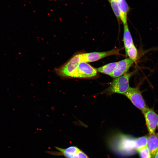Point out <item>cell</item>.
<instances>
[{"instance_id":"cell-5","label":"cell","mask_w":158,"mask_h":158,"mask_svg":"<svg viewBox=\"0 0 158 158\" xmlns=\"http://www.w3.org/2000/svg\"><path fill=\"white\" fill-rule=\"evenodd\" d=\"M124 95L143 114L149 109L145 103L141 93L137 88L130 87Z\"/></svg>"},{"instance_id":"cell-21","label":"cell","mask_w":158,"mask_h":158,"mask_svg":"<svg viewBox=\"0 0 158 158\" xmlns=\"http://www.w3.org/2000/svg\"></svg>"},{"instance_id":"cell-11","label":"cell","mask_w":158,"mask_h":158,"mask_svg":"<svg viewBox=\"0 0 158 158\" xmlns=\"http://www.w3.org/2000/svg\"><path fill=\"white\" fill-rule=\"evenodd\" d=\"M118 2L120 11V19L123 25L127 24V14L129 10V7L125 0H120Z\"/></svg>"},{"instance_id":"cell-7","label":"cell","mask_w":158,"mask_h":158,"mask_svg":"<svg viewBox=\"0 0 158 158\" xmlns=\"http://www.w3.org/2000/svg\"><path fill=\"white\" fill-rule=\"evenodd\" d=\"M119 54V50L115 49L106 51L82 53V61L94 62L109 56Z\"/></svg>"},{"instance_id":"cell-17","label":"cell","mask_w":158,"mask_h":158,"mask_svg":"<svg viewBox=\"0 0 158 158\" xmlns=\"http://www.w3.org/2000/svg\"><path fill=\"white\" fill-rule=\"evenodd\" d=\"M141 158H151L149 151L147 146L138 151Z\"/></svg>"},{"instance_id":"cell-1","label":"cell","mask_w":158,"mask_h":158,"mask_svg":"<svg viewBox=\"0 0 158 158\" xmlns=\"http://www.w3.org/2000/svg\"><path fill=\"white\" fill-rule=\"evenodd\" d=\"M135 139L130 136L120 134L111 137L107 142L112 151L118 155L126 156L132 155L136 151Z\"/></svg>"},{"instance_id":"cell-19","label":"cell","mask_w":158,"mask_h":158,"mask_svg":"<svg viewBox=\"0 0 158 158\" xmlns=\"http://www.w3.org/2000/svg\"><path fill=\"white\" fill-rule=\"evenodd\" d=\"M109 0V1L110 0ZM114 0L116 1H120V0Z\"/></svg>"},{"instance_id":"cell-20","label":"cell","mask_w":158,"mask_h":158,"mask_svg":"<svg viewBox=\"0 0 158 158\" xmlns=\"http://www.w3.org/2000/svg\"><path fill=\"white\" fill-rule=\"evenodd\" d=\"M157 126H158V123H157Z\"/></svg>"},{"instance_id":"cell-4","label":"cell","mask_w":158,"mask_h":158,"mask_svg":"<svg viewBox=\"0 0 158 158\" xmlns=\"http://www.w3.org/2000/svg\"><path fill=\"white\" fill-rule=\"evenodd\" d=\"M82 61V54L73 56L67 63L56 70L57 73L63 77H73L79 63Z\"/></svg>"},{"instance_id":"cell-16","label":"cell","mask_w":158,"mask_h":158,"mask_svg":"<svg viewBox=\"0 0 158 158\" xmlns=\"http://www.w3.org/2000/svg\"><path fill=\"white\" fill-rule=\"evenodd\" d=\"M109 1L116 16L118 19L120 18V11L118 1L114 0Z\"/></svg>"},{"instance_id":"cell-13","label":"cell","mask_w":158,"mask_h":158,"mask_svg":"<svg viewBox=\"0 0 158 158\" xmlns=\"http://www.w3.org/2000/svg\"><path fill=\"white\" fill-rule=\"evenodd\" d=\"M117 63V62H114L109 63L96 69L97 71L99 72L110 76L114 70Z\"/></svg>"},{"instance_id":"cell-12","label":"cell","mask_w":158,"mask_h":158,"mask_svg":"<svg viewBox=\"0 0 158 158\" xmlns=\"http://www.w3.org/2000/svg\"><path fill=\"white\" fill-rule=\"evenodd\" d=\"M123 41L125 51L134 44L127 24L124 25Z\"/></svg>"},{"instance_id":"cell-14","label":"cell","mask_w":158,"mask_h":158,"mask_svg":"<svg viewBox=\"0 0 158 158\" xmlns=\"http://www.w3.org/2000/svg\"><path fill=\"white\" fill-rule=\"evenodd\" d=\"M147 140V136L135 138V147L136 151H138L142 148L146 147Z\"/></svg>"},{"instance_id":"cell-2","label":"cell","mask_w":158,"mask_h":158,"mask_svg":"<svg viewBox=\"0 0 158 158\" xmlns=\"http://www.w3.org/2000/svg\"><path fill=\"white\" fill-rule=\"evenodd\" d=\"M134 72H130L116 78L110 83L107 90L111 93H118L124 94L130 87V78Z\"/></svg>"},{"instance_id":"cell-6","label":"cell","mask_w":158,"mask_h":158,"mask_svg":"<svg viewBox=\"0 0 158 158\" xmlns=\"http://www.w3.org/2000/svg\"><path fill=\"white\" fill-rule=\"evenodd\" d=\"M97 73L96 69L87 62L81 61L79 64L73 77L88 78L95 76Z\"/></svg>"},{"instance_id":"cell-8","label":"cell","mask_w":158,"mask_h":158,"mask_svg":"<svg viewBox=\"0 0 158 158\" xmlns=\"http://www.w3.org/2000/svg\"><path fill=\"white\" fill-rule=\"evenodd\" d=\"M143 114L150 134L154 133L158 122V115L152 109L149 108Z\"/></svg>"},{"instance_id":"cell-3","label":"cell","mask_w":158,"mask_h":158,"mask_svg":"<svg viewBox=\"0 0 158 158\" xmlns=\"http://www.w3.org/2000/svg\"><path fill=\"white\" fill-rule=\"evenodd\" d=\"M57 151H48L53 155L62 156L65 158H90L88 155L78 147L71 146L66 148L55 147Z\"/></svg>"},{"instance_id":"cell-18","label":"cell","mask_w":158,"mask_h":158,"mask_svg":"<svg viewBox=\"0 0 158 158\" xmlns=\"http://www.w3.org/2000/svg\"><path fill=\"white\" fill-rule=\"evenodd\" d=\"M154 158H158V151L156 154Z\"/></svg>"},{"instance_id":"cell-10","label":"cell","mask_w":158,"mask_h":158,"mask_svg":"<svg viewBox=\"0 0 158 158\" xmlns=\"http://www.w3.org/2000/svg\"><path fill=\"white\" fill-rule=\"evenodd\" d=\"M150 152L151 158H154L158 151V137L154 133L147 138L146 146Z\"/></svg>"},{"instance_id":"cell-15","label":"cell","mask_w":158,"mask_h":158,"mask_svg":"<svg viewBox=\"0 0 158 158\" xmlns=\"http://www.w3.org/2000/svg\"><path fill=\"white\" fill-rule=\"evenodd\" d=\"M125 51L129 58L134 62L136 61L137 59L138 53L135 45L133 44Z\"/></svg>"},{"instance_id":"cell-9","label":"cell","mask_w":158,"mask_h":158,"mask_svg":"<svg viewBox=\"0 0 158 158\" xmlns=\"http://www.w3.org/2000/svg\"><path fill=\"white\" fill-rule=\"evenodd\" d=\"M134 62L130 58H126L118 62L116 66L110 76L116 78L125 74Z\"/></svg>"}]
</instances>
